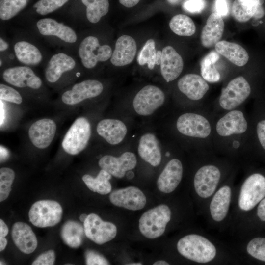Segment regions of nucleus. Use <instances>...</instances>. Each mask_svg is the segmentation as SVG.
<instances>
[{
    "instance_id": "obj_1",
    "label": "nucleus",
    "mask_w": 265,
    "mask_h": 265,
    "mask_svg": "<svg viewBox=\"0 0 265 265\" xmlns=\"http://www.w3.org/2000/svg\"><path fill=\"white\" fill-rule=\"evenodd\" d=\"M177 248L184 257L200 263L211 261L216 254L214 245L206 238L197 234L182 238L178 241Z\"/></svg>"
},
{
    "instance_id": "obj_2",
    "label": "nucleus",
    "mask_w": 265,
    "mask_h": 265,
    "mask_svg": "<svg viewBox=\"0 0 265 265\" xmlns=\"http://www.w3.org/2000/svg\"><path fill=\"white\" fill-rule=\"evenodd\" d=\"M112 50L108 44H101L98 38L93 35L84 37L78 47V55L81 65L91 69L99 63L110 59Z\"/></svg>"
},
{
    "instance_id": "obj_3",
    "label": "nucleus",
    "mask_w": 265,
    "mask_h": 265,
    "mask_svg": "<svg viewBox=\"0 0 265 265\" xmlns=\"http://www.w3.org/2000/svg\"><path fill=\"white\" fill-rule=\"evenodd\" d=\"M171 212L166 205L161 204L145 212L139 220V229L145 237L156 238L165 232Z\"/></svg>"
},
{
    "instance_id": "obj_4",
    "label": "nucleus",
    "mask_w": 265,
    "mask_h": 265,
    "mask_svg": "<svg viewBox=\"0 0 265 265\" xmlns=\"http://www.w3.org/2000/svg\"><path fill=\"white\" fill-rule=\"evenodd\" d=\"M63 210L57 202L43 200L35 202L31 207L28 216L30 222L40 228L53 227L62 218Z\"/></svg>"
},
{
    "instance_id": "obj_5",
    "label": "nucleus",
    "mask_w": 265,
    "mask_h": 265,
    "mask_svg": "<svg viewBox=\"0 0 265 265\" xmlns=\"http://www.w3.org/2000/svg\"><path fill=\"white\" fill-rule=\"evenodd\" d=\"M91 133L89 121L84 117L78 118L71 126L62 142L64 150L70 155H77L83 150Z\"/></svg>"
},
{
    "instance_id": "obj_6",
    "label": "nucleus",
    "mask_w": 265,
    "mask_h": 265,
    "mask_svg": "<svg viewBox=\"0 0 265 265\" xmlns=\"http://www.w3.org/2000/svg\"><path fill=\"white\" fill-rule=\"evenodd\" d=\"M250 93L251 87L247 80L242 76L237 77L222 88L219 104L224 110L235 109L247 99Z\"/></svg>"
},
{
    "instance_id": "obj_7",
    "label": "nucleus",
    "mask_w": 265,
    "mask_h": 265,
    "mask_svg": "<svg viewBox=\"0 0 265 265\" xmlns=\"http://www.w3.org/2000/svg\"><path fill=\"white\" fill-rule=\"evenodd\" d=\"M265 196V177L260 173L249 176L243 183L238 197V206L244 211L255 207Z\"/></svg>"
},
{
    "instance_id": "obj_8",
    "label": "nucleus",
    "mask_w": 265,
    "mask_h": 265,
    "mask_svg": "<svg viewBox=\"0 0 265 265\" xmlns=\"http://www.w3.org/2000/svg\"><path fill=\"white\" fill-rule=\"evenodd\" d=\"M35 26L41 36L57 40L63 44L71 45L78 40L77 33L72 27L53 18H41L36 21Z\"/></svg>"
},
{
    "instance_id": "obj_9",
    "label": "nucleus",
    "mask_w": 265,
    "mask_h": 265,
    "mask_svg": "<svg viewBox=\"0 0 265 265\" xmlns=\"http://www.w3.org/2000/svg\"><path fill=\"white\" fill-rule=\"evenodd\" d=\"M85 235L98 244L112 240L116 236L117 227L112 223L103 221L97 214L90 213L83 222Z\"/></svg>"
},
{
    "instance_id": "obj_10",
    "label": "nucleus",
    "mask_w": 265,
    "mask_h": 265,
    "mask_svg": "<svg viewBox=\"0 0 265 265\" xmlns=\"http://www.w3.org/2000/svg\"><path fill=\"white\" fill-rule=\"evenodd\" d=\"M176 127L182 134L203 139L208 137L212 130L209 120L204 116L195 113H186L180 116Z\"/></svg>"
},
{
    "instance_id": "obj_11",
    "label": "nucleus",
    "mask_w": 265,
    "mask_h": 265,
    "mask_svg": "<svg viewBox=\"0 0 265 265\" xmlns=\"http://www.w3.org/2000/svg\"><path fill=\"white\" fill-rule=\"evenodd\" d=\"M164 99V94L160 88L146 85L135 95L133 101V108L140 115H149L163 104Z\"/></svg>"
},
{
    "instance_id": "obj_12",
    "label": "nucleus",
    "mask_w": 265,
    "mask_h": 265,
    "mask_svg": "<svg viewBox=\"0 0 265 265\" xmlns=\"http://www.w3.org/2000/svg\"><path fill=\"white\" fill-rule=\"evenodd\" d=\"M4 80L11 85L18 88L40 89L42 81L30 67L18 65L6 68L2 73Z\"/></svg>"
},
{
    "instance_id": "obj_13",
    "label": "nucleus",
    "mask_w": 265,
    "mask_h": 265,
    "mask_svg": "<svg viewBox=\"0 0 265 265\" xmlns=\"http://www.w3.org/2000/svg\"><path fill=\"white\" fill-rule=\"evenodd\" d=\"M103 89V85L99 80H87L74 84L70 89L65 91L61 100L65 104L74 105L99 96Z\"/></svg>"
},
{
    "instance_id": "obj_14",
    "label": "nucleus",
    "mask_w": 265,
    "mask_h": 265,
    "mask_svg": "<svg viewBox=\"0 0 265 265\" xmlns=\"http://www.w3.org/2000/svg\"><path fill=\"white\" fill-rule=\"evenodd\" d=\"M221 176L219 169L213 165H206L200 168L194 178L196 192L201 198L210 197L215 190Z\"/></svg>"
},
{
    "instance_id": "obj_15",
    "label": "nucleus",
    "mask_w": 265,
    "mask_h": 265,
    "mask_svg": "<svg viewBox=\"0 0 265 265\" xmlns=\"http://www.w3.org/2000/svg\"><path fill=\"white\" fill-rule=\"evenodd\" d=\"M13 50L16 60L22 65L37 66L45 59V54L41 47L27 39L16 40L13 44Z\"/></svg>"
},
{
    "instance_id": "obj_16",
    "label": "nucleus",
    "mask_w": 265,
    "mask_h": 265,
    "mask_svg": "<svg viewBox=\"0 0 265 265\" xmlns=\"http://www.w3.org/2000/svg\"><path fill=\"white\" fill-rule=\"evenodd\" d=\"M77 66V60L72 55L58 52L51 56L45 69V77L50 83H55L66 73L73 71Z\"/></svg>"
},
{
    "instance_id": "obj_17",
    "label": "nucleus",
    "mask_w": 265,
    "mask_h": 265,
    "mask_svg": "<svg viewBox=\"0 0 265 265\" xmlns=\"http://www.w3.org/2000/svg\"><path fill=\"white\" fill-rule=\"evenodd\" d=\"M109 198L113 205L132 211L143 209L146 203L145 194L135 186L115 190L110 193Z\"/></svg>"
},
{
    "instance_id": "obj_18",
    "label": "nucleus",
    "mask_w": 265,
    "mask_h": 265,
    "mask_svg": "<svg viewBox=\"0 0 265 265\" xmlns=\"http://www.w3.org/2000/svg\"><path fill=\"white\" fill-rule=\"evenodd\" d=\"M137 160L134 154L130 152L123 153L119 157L106 155L99 161V165L114 177L123 178L127 171L135 168Z\"/></svg>"
},
{
    "instance_id": "obj_19",
    "label": "nucleus",
    "mask_w": 265,
    "mask_h": 265,
    "mask_svg": "<svg viewBox=\"0 0 265 265\" xmlns=\"http://www.w3.org/2000/svg\"><path fill=\"white\" fill-rule=\"evenodd\" d=\"M247 128L248 123L243 112L237 109L230 110L216 125V132L222 137L243 134Z\"/></svg>"
},
{
    "instance_id": "obj_20",
    "label": "nucleus",
    "mask_w": 265,
    "mask_h": 265,
    "mask_svg": "<svg viewBox=\"0 0 265 265\" xmlns=\"http://www.w3.org/2000/svg\"><path fill=\"white\" fill-rule=\"evenodd\" d=\"M56 130L54 121L44 118L35 121L28 130L29 138L32 144L39 149L48 147L52 142Z\"/></svg>"
},
{
    "instance_id": "obj_21",
    "label": "nucleus",
    "mask_w": 265,
    "mask_h": 265,
    "mask_svg": "<svg viewBox=\"0 0 265 265\" xmlns=\"http://www.w3.org/2000/svg\"><path fill=\"white\" fill-rule=\"evenodd\" d=\"M183 173V168L181 161L176 159L170 160L157 180V186L159 190L165 193L173 192L179 185Z\"/></svg>"
},
{
    "instance_id": "obj_22",
    "label": "nucleus",
    "mask_w": 265,
    "mask_h": 265,
    "mask_svg": "<svg viewBox=\"0 0 265 265\" xmlns=\"http://www.w3.org/2000/svg\"><path fill=\"white\" fill-rule=\"evenodd\" d=\"M160 65L163 78L167 82H170L180 76L183 69L184 62L173 47L167 46L161 51Z\"/></svg>"
},
{
    "instance_id": "obj_23",
    "label": "nucleus",
    "mask_w": 265,
    "mask_h": 265,
    "mask_svg": "<svg viewBox=\"0 0 265 265\" xmlns=\"http://www.w3.org/2000/svg\"><path fill=\"white\" fill-rule=\"evenodd\" d=\"M135 40L131 36L124 35L119 37L115 43V48L110 59L112 65L124 66L132 63L136 53Z\"/></svg>"
},
{
    "instance_id": "obj_24",
    "label": "nucleus",
    "mask_w": 265,
    "mask_h": 265,
    "mask_svg": "<svg viewBox=\"0 0 265 265\" xmlns=\"http://www.w3.org/2000/svg\"><path fill=\"white\" fill-rule=\"evenodd\" d=\"M180 91L193 101L201 99L209 90V86L204 78L196 74H187L178 81Z\"/></svg>"
},
{
    "instance_id": "obj_25",
    "label": "nucleus",
    "mask_w": 265,
    "mask_h": 265,
    "mask_svg": "<svg viewBox=\"0 0 265 265\" xmlns=\"http://www.w3.org/2000/svg\"><path fill=\"white\" fill-rule=\"evenodd\" d=\"M12 238L17 247L23 253H32L37 246V239L31 228L26 223L18 222L12 229Z\"/></svg>"
},
{
    "instance_id": "obj_26",
    "label": "nucleus",
    "mask_w": 265,
    "mask_h": 265,
    "mask_svg": "<svg viewBox=\"0 0 265 265\" xmlns=\"http://www.w3.org/2000/svg\"><path fill=\"white\" fill-rule=\"evenodd\" d=\"M224 29V23L222 17L216 12L212 13L201 32V42L203 46L209 48L215 46L221 39Z\"/></svg>"
},
{
    "instance_id": "obj_27",
    "label": "nucleus",
    "mask_w": 265,
    "mask_h": 265,
    "mask_svg": "<svg viewBox=\"0 0 265 265\" xmlns=\"http://www.w3.org/2000/svg\"><path fill=\"white\" fill-rule=\"evenodd\" d=\"M96 130L100 136L112 145L120 143L127 132V127L123 122L112 119L101 120L97 124Z\"/></svg>"
},
{
    "instance_id": "obj_28",
    "label": "nucleus",
    "mask_w": 265,
    "mask_h": 265,
    "mask_svg": "<svg viewBox=\"0 0 265 265\" xmlns=\"http://www.w3.org/2000/svg\"><path fill=\"white\" fill-rule=\"evenodd\" d=\"M138 153L144 161L153 166L160 163L161 155L159 141L152 133H146L141 137Z\"/></svg>"
},
{
    "instance_id": "obj_29",
    "label": "nucleus",
    "mask_w": 265,
    "mask_h": 265,
    "mask_svg": "<svg viewBox=\"0 0 265 265\" xmlns=\"http://www.w3.org/2000/svg\"><path fill=\"white\" fill-rule=\"evenodd\" d=\"M215 46V51L229 61L238 66H243L248 61L249 55L240 45L227 41H219Z\"/></svg>"
},
{
    "instance_id": "obj_30",
    "label": "nucleus",
    "mask_w": 265,
    "mask_h": 265,
    "mask_svg": "<svg viewBox=\"0 0 265 265\" xmlns=\"http://www.w3.org/2000/svg\"><path fill=\"white\" fill-rule=\"evenodd\" d=\"M231 199V190L228 186L221 187L213 196L210 205L211 215L216 221H222L226 216Z\"/></svg>"
},
{
    "instance_id": "obj_31",
    "label": "nucleus",
    "mask_w": 265,
    "mask_h": 265,
    "mask_svg": "<svg viewBox=\"0 0 265 265\" xmlns=\"http://www.w3.org/2000/svg\"><path fill=\"white\" fill-rule=\"evenodd\" d=\"M84 227L79 222L68 220L62 226L60 235L64 242L71 248L80 247L83 242Z\"/></svg>"
},
{
    "instance_id": "obj_32",
    "label": "nucleus",
    "mask_w": 265,
    "mask_h": 265,
    "mask_svg": "<svg viewBox=\"0 0 265 265\" xmlns=\"http://www.w3.org/2000/svg\"><path fill=\"white\" fill-rule=\"evenodd\" d=\"M263 0H235L232 7V15L238 22L243 23L253 18Z\"/></svg>"
},
{
    "instance_id": "obj_33",
    "label": "nucleus",
    "mask_w": 265,
    "mask_h": 265,
    "mask_svg": "<svg viewBox=\"0 0 265 265\" xmlns=\"http://www.w3.org/2000/svg\"><path fill=\"white\" fill-rule=\"evenodd\" d=\"M111 177L110 174L102 169L96 178L85 174L82 176V179L90 190L101 195H106L111 190V185L109 181Z\"/></svg>"
},
{
    "instance_id": "obj_34",
    "label": "nucleus",
    "mask_w": 265,
    "mask_h": 265,
    "mask_svg": "<svg viewBox=\"0 0 265 265\" xmlns=\"http://www.w3.org/2000/svg\"><path fill=\"white\" fill-rule=\"evenodd\" d=\"M86 7V17L92 24L98 23L109 11L108 0H81Z\"/></svg>"
},
{
    "instance_id": "obj_35",
    "label": "nucleus",
    "mask_w": 265,
    "mask_h": 265,
    "mask_svg": "<svg viewBox=\"0 0 265 265\" xmlns=\"http://www.w3.org/2000/svg\"><path fill=\"white\" fill-rule=\"evenodd\" d=\"M219 58V54L216 51H212L204 57L201 60V73L202 77L206 81L214 83L220 80V73L215 66V63Z\"/></svg>"
},
{
    "instance_id": "obj_36",
    "label": "nucleus",
    "mask_w": 265,
    "mask_h": 265,
    "mask_svg": "<svg viewBox=\"0 0 265 265\" xmlns=\"http://www.w3.org/2000/svg\"><path fill=\"white\" fill-rule=\"evenodd\" d=\"M161 57V51H157L155 41L153 39H149L139 52L137 62L140 65L146 64L150 69H152L156 64H160Z\"/></svg>"
},
{
    "instance_id": "obj_37",
    "label": "nucleus",
    "mask_w": 265,
    "mask_h": 265,
    "mask_svg": "<svg viewBox=\"0 0 265 265\" xmlns=\"http://www.w3.org/2000/svg\"><path fill=\"white\" fill-rule=\"evenodd\" d=\"M171 30L176 34L182 36H190L196 31V26L189 16L178 14L173 17L169 22Z\"/></svg>"
},
{
    "instance_id": "obj_38",
    "label": "nucleus",
    "mask_w": 265,
    "mask_h": 265,
    "mask_svg": "<svg viewBox=\"0 0 265 265\" xmlns=\"http://www.w3.org/2000/svg\"><path fill=\"white\" fill-rule=\"evenodd\" d=\"M27 0H0V19L2 21L11 20L26 6Z\"/></svg>"
},
{
    "instance_id": "obj_39",
    "label": "nucleus",
    "mask_w": 265,
    "mask_h": 265,
    "mask_svg": "<svg viewBox=\"0 0 265 265\" xmlns=\"http://www.w3.org/2000/svg\"><path fill=\"white\" fill-rule=\"evenodd\" d=\"M15 174L14 171L7 167L0 169V201L5 200L8 197L11 190V186Z\"/></svg>"
},
{
    "instance_id": "obj_40",
    "label": "nucleus",
    "mask_w": 265,
    "mask_h": 265,
    "mask_svg": "<svg viewBox=\"0 0 265 265\" xmlns=\"http://www.w3.org/2000/svg\"><path fill=\"white\" fill-rule=\"evenodd\" d=\"M69 0H39L33 5L37 14L45 16L64 5Z\"/></svg>"
},
{
    "instance_id": "obj_41",
    "label": "nucleus",
    "mask_w": 265,
    "mask_h": 265,
    "mask_svg": "<svg viewBox=\"0 0 265 265\" xmlns=\"http://www.w3.org/2000/svg\"><path fill=\"white\" fill-rule=\"evenodd\" d=\"M246 249L248 253L253 257L265 262V238L252 239L248 243Z\"/></svg>"
},
{
    "instance_id": "obj_42",
    "label": "nucleus",
    "mask_w": 265,
    "mask_h": 265,
    "mask_svg": "<svg viewBox=\"0 0 265 265\" xmlns=\"http://www.w3.org/2000/svg\"><path fill=\"white\" fill-rule=\"evenodd\" d=\"M0 98L1 100L16 104H20L23 101L21 94L17 90L3 83L0 84Z\"/></svg>"
},
{
    "instance_id": "obj_43",
    "label": "nucleus",
    "mask_w": 265,
    "mask_h": 265,
    "mask_svg": "<svg viewBox=\"0 0 265 265\" xmlns=\"http://www.w3.org/2000/svg\"><path fill=\"white\" fill-rule=\"evenodd\" d=\"M86 264L87 265H108V260L102 255L92 250H87L85 253Z\"/></svg>"
},
{
    "instance_id": "obj_44",
    "label": "nucleus",
    "mask_w": 265,
    "mask_h": 265,
    "mask_svg": "<svg viewBox=\"0 0 265 265\" xmlns=\"http://www.w3.org/2000/svg\"><path fill=\"white\" fill-rule=\"evenodd\" d=\"M205 6L204 0H186L183 4L184 9L191 13H200Z\"/></svg>"
},
{
    "instance_id": "obj_45",
    "label": "nucleus",
    "mask_w": 265,
    "mask_h": 265,
    "mask_svg": "<svg viewBox=\"0 0 265 265\" xmlns=\"http://www.w3.org/2000/svg\"><path fill=\"white\" fill-rule=\"evenodd\" d=\"M55 260V254L53 250H49L39 256L33 262L32 265H53Z\"/></svg>"
},
{
    "instance_id": "obj_46",
    "label": "nucleus",
    "mask_w": 265,
    "mask_h": 265,
    "mask_svg": "<svg viewBox=\"0 0 265 265\" xmlns=\"http://www.w3.org/2000/svg\"><path fill=\"white\" fill-rule=\"evenodd\" d=\"M257 134L259 142L265 150V120L258 122L256 128Z\"/></svg>"
},
{
    "instance_id": "obj_47",
    "label": "nucleus",
    "mask_w": 265,
    "mask_h": 265,
    "mask_svg": "<svg viewBox=\"0 0 265 265\" xmlns=\"http://www.w3.org/2000/svg\"><path fill=\"white\" fill-rule=\"evenodd\" d=\"M215 7L216 13L221 17L228 15L229 9L226 0H216Z\"/></svg>"
},
{
    "instance_id": "obj_48",
    "label": "nucleus",
    "mask_w": 265,
    "mask_h": 265,
    "mask_svg": "<svg viewBox=\"0 0 265 265\" xmlns=\"http://www.w3.org/2000/svg\"><path fill=\"white\" fill-rule=\"evenodd\" d=\"M257 215L260 220L265 222V198L259 202L257 208Z\"/></svg>"
},
{
    "instance_id": "obj_49",
    "label": "nucleus",
    "mask_w": 265,
    "mask_h": 265,
    "mask_svg": "<svg viewBox=\"0 0 265 265\" xmlns=\"http://www.w3.org/2000/svg\"><path fill=\"white\" fill-rule=\"evenodd\" d=\"M140 0H119L122 5L127 8L132 7L137 5Z\"/></svg>"
},
{
    "instance_id": "obj_50",
    "label": "nucleus",
    "mask_w": 265,
    "mask_h": 265,
    "mask_svg": "<svg viewBox=\"0 0 265 265\" xmlns=\"http://www.w3.org/2000/svg\"><path fill=\"white\" fill-rule=\"evenodd\" d=\"M9 232L8 228L7 225L3 221L0 220V237H6Z\"/></svg>"
},
{
    "instance_id": "obj_51",
    "label": "nucleus",
    "mask_w": 265,
    "mask_h": 265,
    "mask_svg": "<svg viewBox=\"0 0 265 265\" xmlns=\"http://www.w3.org/2000/svg\"><path fill=\"white\" fill-rule=\"evenodd\" d=\"M262 5L263 4L261 3L259 5L253 17L254 19L256 20L262 18L264 16L265 12Z\"/></svg>"
},
{
    "instance_id": "obj_52",
    "label": "nucleus",
    "mask_w": 265,
    "mask_h": 265,
    "mask_svg": "<svg viewBox=\"0 0 265 265\" xmlns=\"http://www.w3.org/2000/svg\"><path fill=\"white\" fill-rule=\"evenodd\" d=\"M9 45L8 42L2 37L0 38V53L7 51L9 48Z\"/></svg>"
},
{
    "instance_id": "obj_53",
    "label": "nucleus",
    "mask_w": 265,
    "mask_h": 265,
    "mask_svg": "<svg viewBox=\"0 0 265 265\" xmlns=\"http://www.w3.org/2000/svg\"><path fill=\"white\" fill-rule=\"evenodd\" d=\"M7 240L5 237H0V251H3L6 247Z\"/></svg>"
},
{
    "instance_id": "obj_54",
    "label": "nucleus",
    "mask_w": 265,
    "mask_h": 265,
    "mask_svg": "<svg viewBox=\"0 0 265 265\" xmlns=\"http://www.w3.org/2000/svg\"><path fill=\"white\" fill-rule=\"evenodd\" d=\"M3 104V103L0 100V124L2 123L4 118V110Z\"/></svg>"
},
{
    "instance_id": "obj_55",
    "label": "nucleus",
    "mask_w": 265,
    "mask_h": 265,
    "mask_svg": "<svg viewBox=\"0 0 265 265\" xmlns=\"http://www.w3.org/2000/svg\"><path fill=\"white\" fill-rule=\"evenodd\" d=\"M7 156V153L6 152V149H4L3 147L0 146V160H3L6 158Z\"/></svg>"
},
{
    "instance_id": "obj_56",
    "label": "nucleus",
    "mask_w": 265,
    "mask_h": 265,
    "mask_svg": "<svg viewBox=\"0 0 265 265\" xmlns=\"http://www.w3.org/2000/svg\"><path fill=\"white\" fill-rule=\"evenodd\" d=\"M169 264L164 260H159L153 264V265H169Z\"/></svg>"
},
{
    "instance_id": "obj_57",
    "label": "nucleus",
    "mask_w": 265,
    "mask_h": 265,
    "mask_svg": "<svg viewBox=\"0 0 265 265\" xmlns=\"http://www.w3.org/2000/svg\"><path fill=\"white\" fill-rule=\"evenodd\" d=\"M184 0H167L168 3L172 5H177L183 1Z\"/></svg>"
},
{
    "instance_id": "obj_58",
    "label": "nucleus",
    "mask_w": 265,
    "mask_h": 265,
    "mask_svg": "<svg viewBox=\"0 0 265 265\" xmlns=\"http://www.w3.org/2000/svg\"><path fill=\"white\" fill-rule=\"evenodd\" d=\"M88 215L85 213L81 214L80 216V219L82 222H84L86 220Z\"/></svg>"
},
{
    "instance_id": "obj_59",
    "label": "nucleus",
    "mask_w": 265,
    "mask_h": 265,
    "mask_svg": "<svg viewBox=\"0 0 265 265\" xmlns=\"http://www.w3.org/2000/svg\"><path fill=\"white\" fill-rule=\"evenodd\" d=\"M127 265H142V264L140 263H131V264H126Z\"/></svg>"
}]
</instances>
